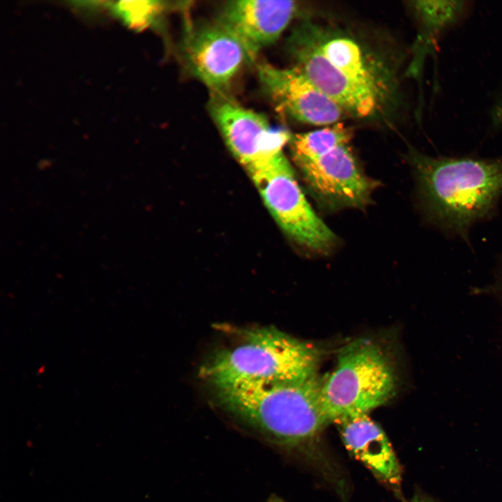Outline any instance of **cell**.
Returning <instances> with one entry per match:
<instances>
[{
	"instance_id": "1",
	"label": "cell",
	"mask_w": 502,
	"mask_h": 502,
	"mask_svg": "<svg viewBox=\"0 0 502 502\" xmlns=\"http://www.w3.org/2000/svg\"><path fill=\"white\" fill-rule=\"evenodd\" d=\"M287 45L293 67L346 113L374 117L386 104L391 88L386 68L352 37L305 20Z\"/></svg>"
},
{
	"instance_id": "2",
	"label": "cell",
	"mask_w": 502,
	"mask_h": 502,
	"mask_svg": "<svg viewBox=\"0 0 502 502\" xmlns=\"http://www.w3.org/2000/svg\"><path fill=\"white\" fill-rule=\"evenodd\" d=\"M421 201L443 229L464 235L487 215L502 193V162L472 157L434 158L411 151Z\"/></svg>"
},
{
	"instance_id": "3",
	"label": "cell",
	"mask_w": 502,
	"mask_h": 502,
	"mask_svg": "<svg viewBox=\"0 0 502 502\" xmlns=\"http://www.w3.org/2000/svg\"><path fill=\"white\" fill-rule=\"evenodd\" d=\"M242 342L216 352L201 368L216 390L244 384L291 383L318 374L320 351L273 327L252 328Z\"/></svg>"
},
{
	"instance_id": "4",
	"label": "cell",
	"mask_w": 502,
	"mask_h": 502,
	"mask_svg": "<svg viewBox=\"0 0 502 502\" xmlns=\"http://www.w3.org/2000/svg\"><path fill=\"white\" fill-rule=\"evenodd\" d=\"M318 374L291 383L244 384L217 390L226 410L277 442L296 446L312 440L330 424L323 409Z\"/></svg>"
},
{
	"instance_id": "5",
	"label": "cell",
	"mask_w": 502,
	"mask_h": 502,
	"mask_svg": "<svg viewBox=\"0 0 502 502\" xmlns=\"http://www.w3.org/2000/svg\"><path fill=\"white\" fill-rule=\"evenodd\" d=\"M397 376L389 357L375 342L359 338L340 349L334 370L323 377L321 402L330 423L367 414L395 395Z\"/></svg>"
},
{
	"instance_id": "6",
	"label": "cell",
	"mask_w": 502,
	"mask_h": 502,
	"mask_svg": "<svg viewBox=\"0 0 502 502\" xmlns=\"http://www.w3.org/2000/svg\"><path fill=\"white\" fill-rule=\"evenodd\" d=\"M249 174L268 211L291 240L317 253L333 248L335 235L312 208L284 153Z\"/></svg>"
},
{
	"instance_id": "7",
	"label": "cell",
	"mask_w": 502,
	"mask_h": 502,
	"mask_svg": "<svg viewBox=\"0 0 502 502\" xmlns=\"http://www.w3.org/2000/svg\"><path fill=\"white\" fill-rule=\"evenodd\" d=\"M208 111L236 160L248 174L284 154L291 134L275 128L261 113L245 107L226 93H213Z\"/></svg>"
},
{
	"instance_id": "8",
	"label": "cell",
	"mask_w": 502,
	"mask_h": 502,
	"mask_svg": "<svg viewBox=\"0 0 502 502\" xmlns=\"http://www.w3.org/2000/svg\"><path fill=\"white\" fill-rule=\"evenodd\" d=\"M296 165L310 193L326 210L364 207L378 184L363 172L349 144Z\"/></svg>"
},
{
	"instance_id": "9",
	"label": "cell",
	"mask_w": 502,
	"mask_h": 502,
	"mask_svg": "<svg viewBox=\"0 0 502 502\" xmlns=\"http://www.w3.org/2000/svg\"><path fill=\"white\" fill-rule=\"evenodd\" d=\"M181 52L188 70L211 93H226L243 66L252 63L241 42L216 20L187 29Z\"/></svg>"
},
{
	"instance_id": "10",
	"label": "cell",
	"mask_w": 502,
	"mask_h": 502,
	"mask_svg": "<svg viewBox=\"0 0 502 502\" xmlns=\"http://www.w3.org/2000/svg\"><path fill=\"white\" fill-rule=\"evenodd\" d=\"M261 89L276 110L300 123L330 126L340 122L344 109L294 67L268 63L257 66Z\"/></svg>"
},
{
	"instance_id": "11",
	"label": "cell",
	"mask_w": 502,
	"mask_h": 502,
	"mask_svg": "<svg viewBox=\"0 0 502 502\" xmlns=\"http://www.w3.org/2000/svg\"><path fill=\"white\" fill-rule=\"evenodd\" d=\"M298 8L294 1H229L221 6L216 21L241 42L253 62L262 50L277 40Z\"/></svg>"
},
{
	"instance_id": "12",
	"label": "cell",
	"mask_w": 502,
	"mask_h": 502,
	"mask_svg": "<svg viewBox=\"0 0 502 502\" xmlns=\"http://www.w3.org/2000/svg\"><path fill=\"white\" fill-rule=\"evenodd\" d=\"M346 448L381 481L399 487L401 468L386 434L367 414L336 423Z\"/></svg>"
},
{
	"instance_id": "13",
	"label": "cell",
	"mask_w": 502,
	"mask_h": 502,
	"mask_svg": "<svg viewBox=\"0 0 502 502\" xmlns=\"http://www.w3.org/2000/svg\"><path fill=\"white\" fill-rule=\"evenodd\" d=\"M409 7L417 26V38L412 49L409 73L418 77L425 60L434 55L447 33L461 25L473 9L470 1H413Z\"/></svg>"
},
{
	"instance_id": "14",
	"label": "cell",
	"mask_w": 502,
	"mask_h": 502,
	"mask_svg": "<svg viewBox=\"0 0 502 502\" xmlns=\"http://www.w3.org/2000/svg\"><path fill=\"white\" fill-rule=\"evenodd\" d=\"M351 130L338 122L305 133L291 135L289 142L292 158L299 163L324 155L337 146L349 144Z\"/></svg>"
},
{
	"instance_id": "15",
	"label": "cell",
	"mask_w": 502,
	"mask_h": 502,
	"mask_svg": "<svg viewBox=\"0 0 502 502\" xmlns=\"http://www.w3.org/2000/svg\"><path fill=\"white\" fill-rule=\"evenodd\" d=\"M128 6L121 2L116 6L121 15L123 16L128 23L136 27H146L168 11L172 6L167 1H144L127 2Z\"/></svg>"
},
{
	"instance_id": "16",
	"label": "cell",
	"mask_w": 502,
	"mask_h": 502,
	"mask_svg": "<svg viewBox=\"0 0 502 502\" xmlns=\"http://www.w3.org/2000/svg\"><path fill=\"white\" fill-rule=\"evenodd\" d=\"M489 119V127L492 130H502V85L492 102Z\"/></svg>"
},
{
	"instance_id": "17",
	"label": "cell",
	"mask_w": 502,
	"mask_h": 502,
	"mask_svg": "<svg viewBox=\"0 0 502 502\" xmlns=\"http://www.w3.org/2000/svg\"><path fill=\"white\" fill-rule=\"evenodd\" d=\"M411 502H436L429 496L420 494H416L412 499Z\"/></svg>"
},
{
	"instance_id": "18",
	"label": "cell",
	"mask_w": 502,
	"mask_h": 502,
	"mask_svg": "<svg viewBox=\"0 0 502 502\" xmlns=\"http://www.w3.org/2000/svg\"><path fill=\"white\" fill-rule=\"evenodd\" d=\"M271 502H282V501L278 499H274Z\"/></svg>"
}]
</instances>
